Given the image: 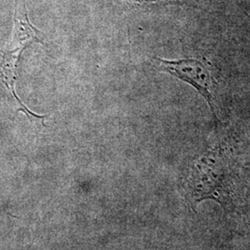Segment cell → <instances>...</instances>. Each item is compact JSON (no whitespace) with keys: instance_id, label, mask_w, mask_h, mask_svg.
<instances>
[{"instance_id":"obj_1","label":"cell","mask_w":250,"mask_h":250,"mask_svg":"<svg viewBox=\"0 0 250 250\" xmlns=\"http://www.w3.org/2000/svg\"><path fill=\"white\" fill-rule=\"evenodd\" d=\"M217 155L202 159L197 165L196 171L189 187V199L193 205L212 199L221 205L228 204L229 196L224 184V171L222 162H218Z\"/></svg>"},{"instance_id":"obj_2","label":"cell","mask_w":250,"mask_h":250,"mask_svg":"<svg viewBox=\"0 0 250 250\" xmlns=\"http://www.w3.org/2000/svg\"><path fill=\"white\" fill-rule=\"evenodd\" d=\"M161 69L191 84L207 100L211 111L215 114L212 89L213 80L210 72L204 63L195 59L178 61H166L156 58Z\"/></svg>"},{"instance_id":"obj_3","label":"cell","mask_w":250,"mask_h":250,"mask_svg":"<svg viewBox=\"0 0 250 250\" xmlns=\"http://www.w3.org/2000/svg\"><path fill=\"white\" fill-rule=\"evenodd\" d=\"M39 31L31 25L28 20L25 4L17 5L15 11V25L13 36L3 56L18 61L21 50L33 42L43 43L38 37Z\"/></svg>"},{"instance_id":"obj_4","label":"cell","mask_w":250,"mask_h":250,"mask_svg":"<svg viewBox=\"0 0 250 250\" xmlns=\"http://www.w3.org/2000/svg\"><path fill=\"white\" fill-rule=\"evenodd\" d=\"M135 1L142 3V2H151V1H156V0H135Z\"/></svg>"}]
</instances>
